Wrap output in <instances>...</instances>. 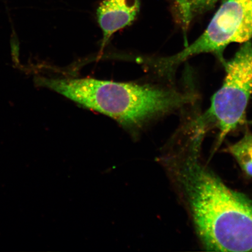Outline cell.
Listing matches in <instances>:
<instances>
[{"instance_id": "2", "label": "cell", "mask_w": 252, "mask_h": 252, "mask_svg": "<svg viewBox=\"0 0 252 252\" xmlns=\"http://www.w3.org/2000/svg\"><path fill=\"white\" fill-rule=\"evenodd\" d=\"M37 86L55 91L80 105L111 118L135 133L151 121L191 100L173 90L91 78L37 77Z\"/></svg>"}, {"instance_id": "4", "label": "cell", "mask_w": 252, "mask_h": 252, "mask_svg": "<svg viewBox=\"0 0 252 252\" xmlns=\"http://www.w3.org/2000/svg\"><path fill=\"white\" fill-rule=\"evenodd\" d=\"M252 93V44L247 42L226 64L225 80L207 111L220 131L219 146L244 122Z\"/></svg>"}, {"instance_id": "8", "label": "cell", "mask_w": 252, "mask_h": 252, "mask_svg": "<svg viewBox=\"0 0 252 252\" xmlns=\"http://www.w3.org/2000/svg\"><path fill=\"white\" fill-rule=\"evenodd\" d=\"M251 124H252V122H251Z\"/></svg>"}, {"instance_id": "6", "label": "cell", "mask_w": 252, "mask_h": 252, "mask_svg": "<svg viewBox=\"0 0 252 252\" xmlns=\"http://www.w3.org/2000/svg\"><path fill=\"white\" fill-rule=\"evenodd\" d=\"M234 158L248 176L252 177V134L246 132L243 137L226 149Z\"/></svg>"}, {"instance_id": "5", "label": "cell", "mask_w": 252, "mask_h": 252, "mask_svg": "<svg viewBox=\"0 0 252 252\" xmlns=\"http://www.w3.org/2000/svg\"><path fill=\"white\" fill-rule=\"evenodd\" d=\"M140 8V0H103L97 10V21L103 33V43L116 32L133 23Z\"/></svg>"}, {"instance_id": "1", "label": "cell", "mask_w": 252, "mask_h": 252, "mask_svg": "<svg viewBox=\"0 0 252 252\" xmlns=\"http://www.w3.org/2000/svg\"><path fill=\"white\" fill-rule=\"evenodd\" d=\"M204 134L194 126L191 134L167 145L159 161L177 188L205 250L252 252V200L204 164Z\"/></svg>"}, {"instance_id": "3", "label": "cell", "mask_w": 252, "mask_h": 252, "mask_svg": "<svg viewBox=\"0 0 252 252\" xmlns=\"http://www.w3.org/2000/svg\"><path fill=\"white\" fill-rule=\"evenodd\" d=\"M252 37V0H226L204 32L182 51L156 61L157 70L168 74L191 57L220 52L230 44L246 43Z\"/></svg>"}, {"instance_id": "7", "label": "cell", "mask_w": 252, "mask_h": 252, "mask_svg": "<svg viewBox=\"0 0 252 252\" xmlns=\"http://www.w3.org/2000/svg\"><path fill=\"white\" fill-rule=\"evenodd\" d=\"M219 0H178L183 21L187 25L195 16L213 8Z\"/></svg>"}]
</instances>
